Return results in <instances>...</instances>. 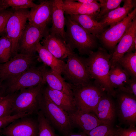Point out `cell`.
<instances>
[{
  "label": "cell",
  "mask_w": 136,
  "mask_h": 136,
  "mask_svg": "<svg viewBox=\"0 0 136 136\" xmlns=\"http://www.w3.org/2000/svg\"><path fill=\"white\" fill-rule=\"evenodd\" d=\"M40 84L20 91L14 99L11 115L26 112L33 115L39 111V104L44 85Z\"/></svg>",
  "instance_id": "obj_5"
},
{
  "label": "cell",
  "mask_w": 136,
  "mask_h": 136,
  "mask_svg": "<svg viewBox=\"0 0 136 136\" xmlns=\"http://www.w3.org/2000/svg\"><path fill=\"white\" fill-rule=\"evenodd\" d=\"M63 7L65 13L68 15H87L97 19L101 6L98 2L88 4L80 3L75 0H63Z\"/></svg>",
  "instance_id": "obj_19"
},
{
  "label": "cell",
  "mask_w": 136,
  "mask_h": 136,
  "mask_svg": "<svg viewBox=\"0 0 136 136\" xmlns=\"http://www.w3.org/2000/svg\"><path fill=\"white\" fill-rule=\"evenodd\" d=\"M6 8L11 7L14 10L27 9L36 7L38 4L32 0H3Z\"/></svg>",
  "instance_id": "obj_33"
},
{
  "label": "cell",
  "mask_w": 136,
  "mask_h": 136,
  "mask_svg": "<svg viewBox=\"0 0 136 136\" xmlns=\"http://www.w3.org/2000/svg\"><path fill=\"white\" fill-rule=\"evenodd\" d=\"M107 93L101 98L94 114L105 123L114 125L117 117L115 101Z\"/></svg>",
  "instance_id": "obj_18"
},
{
  "label": "cell",
  "mask_w": 136,
  "mask_h": 136,
  "mask_svg": "<svg viewBox=\"0 0 136 136\" xmlns=\"http://www.w3.org/2000/svg\"><path fill=\"white\" fill-rule=\"evenodd\" d=\"M109 80L112 87L120 90L130 78L117 62L110 67L109 74Z\"/></svg>",
  "instance_id": "obj_26"
},
{
  "label": "cell",
  "mask_w": 136,
  "mask_h": 136,
  "mask_svg": "<svg viewBox=\"0 0 136 136\" xmlns=\"http://www.w3.org/2000/svg\"><path fill=\"white\" fill-rule=\"evenodd\" d=\"M34 55L17 54L7 62L0 64V80L8 79L18 75L33 66Z\"/></svg>",
  "instance_id": "obj_10"
},
{
  "label": "cell",
  "mask_w": 136,
  "mask_h": 136,
  "mask_svg": "<svg viewBox=\"0 0 136 136\" xmlns=\"http://www.w3.org/2000/svg\"><path fill=\"white\" fill-rule=\"evenodd\" d=\"M43 93L55 104L68 113L76 110L73 99L65 94L52 89L48 86L44 88Z\"/></svg>",
  "instance_id": "obj_23"
},
{
  "label": "cell",
  "mask_w": 136,
  "mask_h": 136,
  "mask_svg": "<svg viewBox=\"0 0 136 136\" xmlns=\"http://www.w3.org/2000/svg\"><path fill=\"white\" fill-rule=\"evenodd\" d=\"M131 77L136 78V52L125 53L117 61Z\"/></svg>",
  "instance_id": "obj_27"
},
{
  "label": "cell",
  "mask_w": 136,
  "mask_h": 136,
  "mask_svg": "<svg viewBox=\"0 0 136 136\" xmlns=\"http://www.w3.org/2000/svg\"><path fill=\"white\" fill-rule=\"evenodd\" d=\"M115 98L117 117L119 125L128 127H134L136 124V96L115 89Z\"/></svg>",
  "instance_id": "obj_7"
},
{
  "label": "cell",
  "mask_w": 136,
  "mask_h": 136,
  "mask_svg": "<svg viewBox=\"0 0 136 136\" xmlns=\"http://www.w3.org/2000/svg\"><path fill=\"white\" fill-rule=\"evenodd\" d=\"M31 115L21 118L0 130L4 136H38L39 124Z\"/></svg>",
  "instance_id": "obj_12"
},
{
  "label": "cell",
  "mask_w": 136,
  "mask_h": 136,
  "mask_svg": "<svg viewBox=\"0 0 136 136\" xmlns=\"http://www.w3.org/2000/svg\"><path fill=\"white\" fill-rule=\"evenodd\" d=\"M100 5V11L97 18L98 21L101 17L111 11L120 7V5L124 0H99Z\"/></svg>",
  "instance_id": "obj_32"
},
{
  "label": "cell",
  "mask_w": 136,
  "mask_h": 136,
  "mask_svg": "<svg viewBox=\"0 0 136 136\" xmlns=\"http://www.w3.org/2000/svg\"><path fill=\"white\" fill-rule=\"evenodd\" d=\"M3 90L0 87V98L3 96Z\"/></svg>",
  "instance_id": "obj_41"
},
{
  "label": "cell",
  "mask_w": 136,
  "mask_h": 136,
  "mask_svg": "<svg viewBox=\"0 0 136 136\" xmlns=\"http://www.w3.org/2000/svg\"><path fill=\"white\" fill-rule=\"evenodd\" d=\"M13 12L6 9L0 12V33L4 31L7 21Z\"/></svg>",
  "instance_id": "obj_36"
},
{
  "label": "cell",
  "mask_w": 136,
  "mask_h": 136,
  "mask_svg": "<svg viewBox=\"0 0 136 136\" xmlns=\"http://www.w3.org/2000/svg\"><path fill=\"white\" fill-rule=\"evenodd\" d=\"M118 125L103 124L94 128L88 133V136H119Z\"/></svg>",
  "instance_id": "obj_28"
},
{
  "label": "cell",
  "mask_w": 136,
  "mask_h": 136,
  "mask_svg": "<svg viewBox=\"0 0 136 136\" xmlns=\"http://www.w3.org/2000/svg\"><path fill=\"white\" fill-rule=\"evenodd\" d=\"M66 136H88V135L83 132L80 131L78 133H74L72 132L69 133Z\"/></svg>",
  "instance_id": "obj_39"
},
{
  "label": "cell",
  "mask_w": 136,
  "mask_h": 136,
  "mask_svg": "<svg viewBox=\"0 0 136 136\" xmlns=\"http://www.w3.org/2000/svg\"><path fill=\"white\" fill-rule=\"evenodd\" d=\"M6 9L3 0H0V12Z\"/></svg>",
  "instance_id": "obj_40"
},
{
  "label": "cell",
  "mask_w": 136,
  "mask_h": 136,
  "mask_svg": "<svg viewBox=\"0 0 136 136\" xmlns=\"http://www.w3.org/2000/svg\"><path fill=\"white\" fill-rule=\"evenodd\" d=\"M65 41L73 51L77 49L81 55H88L97 46L96 37L87 32L68 15L65 18Z\"/></svg>",
  "instance_id": "obj_3"
},
{
  "label": "cell",
  "mask_w": 136,
  "mask_h": 136,
  "mask_svg": "<svg viewBox=\"0 0 136 136\" xmlns=\"http://www.w3.org/2000/svg\"><path fill=\"white\" fill-rule=\"evenodd\" d=\"M36 51L39 61L50 67L52 70L62 75L66 64L64 61L56 58L40 42L37 45Z\"/></svg>",
  "instance_id": "obj_25"
},
{
  "label": "cell",
  "mask_w": 136,
  "mask_h": 136,
  "mask_svg": "<svg viewBox=\"0 0 136 136\" xmlns=\"http://www.w3.org/2000/svg\"><path fill=\"white\" fill-rule=\"evenodd\" d=\"M68 15L87 32L96 37L106 30L104 26L92 16L85 14Z\"/></svg>",
  "instance_id": "obj_24"
},
{
  "label": "cell",
  "mask_w": 136,
  "mask_h": 136,
  "mask_svg": "<svg viewBox=\"0 0 136 136\" xmlns=\"http://www.w3.org/2000/svg\"><path fill=\"white\" fill-rule=\"evenodd\" d=\"M28 19L33 25L46 28L47 24L51 20V0L41 1L36 7L31 8Z\"/></svg>",
  "instance_id": "obj_17"
},
{
  "label": "cell",
  "mask_w": 136,
  "mask_h": 136,
  "mask_svg": "<svg viewBox=\"0 0 136 136\" xmlns=\"http://www.w3.org/2000/svg\"><path fill=\"white\" fill-rule=\"evenodd\" d=\"M28 115V113L24 112L0 118V130L5 128L15 120Z\"/></svg>",
  "instance_id": "obj_34"
},
{
  "label": "cell",
  "mask_w": 136,
  "mask_h": 136,
  "mask_svg": "<svg viewBox=\"0 0 136 136\" xmlns=\"http://www.w3.org/2000/svg\"><path fill=\"white\" fill-rule=\"evenodd\" d=\"M62 74L69 84L84 85L92 82L85 58L74 53L67 57Z\"/></svg>",
  "instance_id": "obj_6"
},
{
  "label": "cell",
  "mask_w": 136,
  "mask_h": 136,
  "mask_svg": "<svg viewBox=\"0 0 136 136\" xmlns=\"http://www.w3.org/2000/svg\"><path fill=\"white\" fill-rule=\"evenodd\" d=\"M41 71L44 82L51 88L62 92L73 99V93L71 86L61 75L51 69H47L45 66H41Z\"/></svg>",
  "instance_id": "obj_20"
},
{
  "label": "cell",
  "mask_w": 136,
  "mask_h": 136,
  "mask_svg": "<svg viewBox=\"0 0 136 136\" xmlns=\"http://www.w3.org/2000/svg\"><path fill=\"white\" fill-rule=\"evenodd\" d=\"M75 1L80 3L88 4H92L98 2V1L96 0H77Z\"/></svg>",
  "instance_id": "obj_38"
},
{
  "label": "cell",
  "mask_w": 136,
  "mask_h": 136,
  "mask_svg": "<svg viewBox=\"0 0 136 136\" xmlns=\"http://www.w3.org/2000/svg\"><path fill=\"white\" fill-rule=\"evenodd\" d=\"M119 130V136H136V128L130 127L123 128L118 125Z\"/></svg>",
  "instance_id": "obj_37"
},
{
  "label": "cell",
  "mask_w": 136,
  "mask_h": 136,
  "mask_svg": "<svg viewBox=\"0 0 136 136\" xmlns=\"http://www.w3.org/2000/svg\"><path fill=\"white\" fill-rule=\"evenodd\" d=\"M134 1L124 0V3L122 7H120L102 16L99 19L100 21L98 22L106 27L108 26L112 27L122 21L135 7Z\"/></svg>",
  "instance_id": "obj_22"
},
{
  "label": "cell",
  "mask_w": 136,
  "mask_h": 136,
  "mask_svg": "<svg viewBox=\"0 0 136 136\" xmlns=\"http://www.w3.org/2000/svg\"><path fill=\"white\" fill-rule=\"evenodd\" d=\"M112 54L105 49L99 47L96 51H92L85 58L91 79L95 80L106 93L115 98L116 91L110 83L109 74L110 68L109 61Z\"/></svg>",
  "instance_id": "obj_1"
},
{
  "label": "cell",
  "mask_w": 136,
  "mask_h": 136,
  "mask_svg": "<svg viewBox=\"0 0 136 136\" xmlns=\"http://www.w3.org/2000/svg\"></svg>",
  "instance_id": "obj_42"
},
{
  "label": "cell",
  "mask_w": 136,
  "mask_h": 136,
  "mask_svg": "<svg viewBox=\"0 0 136 136\" xmlns=\"http://www.w3.org/2000/svg\"><path fill=\"white\" fill-rule=\"evenodd\" d=\"M70 122L74 128L76 127L87 135L89 132L97 126L105 124L93 113L77 110L68 113Z\"/></svg>",
  "instance_id": "obj_16"
},
{
  "label": "cell",
  "mask_w": 136,
  "mask_h": 136,
  "mask_svg": "<svg viewBox=\"0 0 136 136\" xmlns=\"http://www.w3.org/2000/svg\"><path fill=\"white\" fill-rule=\"evenodd\" d=\"M69 84L76 109L94 113L101 97L106 93L105 89L95 80L84 85Z\"/></svg>",
  "instance_id": "obj_2"
},
{
  "label": "cell",
  "mask_w": 136,
  "mask_h": 136,
  "mask_svg": "<svg viewBox=\"0 0 136 136\" xmlns=\"http://www.w3.org/2000/svg\"><path fill=\"white\" fill-rule=\"evenodd\" d=\"M136 17V8L129 13L122 21L105 30L97 38L101 41L103 46L113 53L115 47L130 26Z\"/></svg>",
  "instance_id": "obj_9"
},
{
  "label": "cell",
  "mask_w": 136,
  "mask_h": 136,
  "mask_svg": "<svg viewBox=\"0 0 136 136\" xmlns=\"http://www.w3.org/2000/svg\"><path fill=\"white\" fill-rule=\"evenodd\" d=\"M48 33L46 28L26 23L19 42L18 49L19 48L21 53L34 55L37 45Z\"/></svg>",
  "instance_id": "obj_13"
},
{
  "label": "cell",
  "mask_w": 136,
  "mask_h": 136,
  "mask_svg": "<svg viewBox=\"0 0 136 136\" xmlns=\"http://www.w3.org/2000/svg\"><path fill=\"white\" fill-rule=\"evenodd\" d=\"M39 110L51 126L64 136L72 132L74 128L68 113L54 103L43 91L39 103Z\"/></svg>",
  "instance_id": "obj_4"
},
{
  "label": "cell",
  "mask_w": 136,
  "mask_h": 136,
  "mask_svg": "<svg viewBox=\"0 0 136 136\" xmlns=\"http://www.w3.org/2000/svg\"><path fill=\"white\" fill-rule=\"evenodd\" d=\"M12 43L6 35L0 38V62L8 61L11 55Z\"/></svg>",
  "instance_id": "obj_31"
},
{
  "label": "cell",
  "mask_w": 136,
  "mask_h": 136,
  "mask_svg": "<svg viewBox=\"0 0 136 136\" xmlns=\"http://www.w3.org/2000/svg\"><path fill=\"white\" fill-rule=\"evenodd\" d=\"M7 90L8 94L46 83L42 77L41 67L32 66L26 71L9 79Z\"/></svg>",
  "instance_id": "obj_11"
},
{
  "label": "cell",
  "mask_w": 136,
  "mask_h": 136,
  "mask_svg": "<svg viewBox=\"0 0 136 136\" xmlns=\"http://www.w3.org/2000/svg\"><path fill=\"white\" fill-rule=\"evenodd\" d=\"M119 90L129 93L136 96V78L130 77L121 89Z\"/></svg>",
  "instance_id": "obj_35"
},
{
  "label": "cell",
  "mask_w": 136,
  "mask_h": 136,
  "mask_svg": "<svg viewBox=\"0 0 136 136\" xmlns=\"http://www.w3.org/2000/svg\"><path fill=\"white\" fill-rule=\"evenodd\" d=\"M29 11L27 9L15 10L7 23L4 31L12 43L11 55L17 54L19 42L26 24Z\"/></svg>",
  "instance_id": "obj_8"
},
{
  "label": "cell",
  "mask_w": 136,
  "mask_h": 136,
  "mask_svg": "<svg viewBox=\"0 0 136 136\" xmlns=\"http://www.w3.org/2000/svg\"><path fill=\"white\" fill-rule=\"evenodd\" d=\"M62 0H51V20L52 25L50 33L61 36L65 40V17Z\"/></svg>",
  "instance_id": "obj_21"
},
{
  "label": "cell",
  "mask_w": 136,
  "mask_h": 136,
  "mask_svg": "<svg viewBox=\"0 0 136 136\" xmlns=\"http://www.w3.org/2000/svg\"><path fill=\"white\" fill-rule=\"evenodd\" d=\"M37 114L39 124L38 136H59L56 134L54 128L40 111Z\"/></svg>",
  "instance_id": "obj_29"
},
{
  "label": "cell",
  "mask_w": 136,
  "mask_h": 136,
  "mask_svg": "<svg viewBox=\"0 0 136 136\" xmlns=\"http://www.w3.org/2000/svg\"><path fill=\"white\" fill-rule=\"evenodd\" d=\"M16 92L8 94L0 98V118L12 115V104Z\"/></svg>",
  "instance_id": "obj_30"
},
{
  "label": "cell",
  "mask_w": 136,
  "mask_h": 136,
  "mask_svg": "<svg viewBox=\"0 0 136 136\" xmlns=\"http://www.w3.org/2000/svg\"><path fill=\"white\" fill-rule=\"evenodd\" d=\"M118 43L109 61L110 67L113 66L125 53L136 50V17Z\"/></svg>",
  "instance_id": "obj_14"
},
{
  "label": "cell",
  "mask_w": 136,
  "mask_h": 136,
  "mask_svg": "<svg viewBox=\"0 0 136 136\" xmlns=\"http://www.w3.org/2000/svg\"><path fill=\"white\" fill-rule=\"evenodd\" d=\"M40 43L57 58L62 60L74 52L61 36L47 33Z\"/></svg>",
  "instance_id": "obj_15"
}]
</instances>
